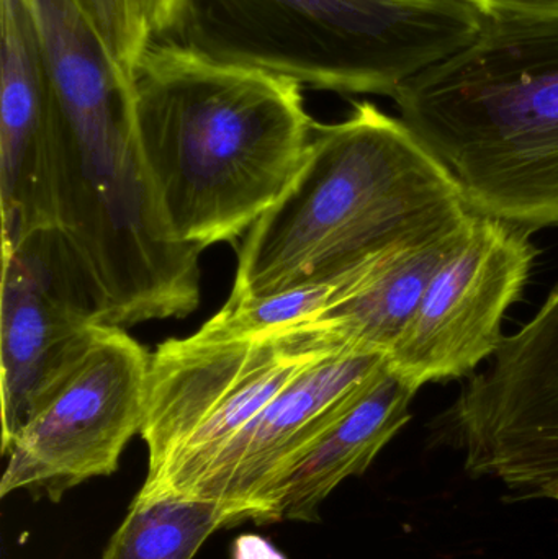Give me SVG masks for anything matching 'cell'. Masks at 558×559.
<instances>
[{"mask_svg":"<svg viewBox=\"0 0 558 559\" xmlns=\"http://www.w3.org/2000/svg\"><path fill=\"white\" fill-rule=\"evenodd\" d=\"M301 85L174 39L131 75L134 131L167 235L205 249L239 238L290 187L314 121Z\"/></svg>","mask_w":558,"mask_h":559,"instance_id":"cell-1","label":"cell"},{"mask_svg":"<svg viewBox=\"0 0 558 559\" xmlns=\"http://www.w3.org/2000/svg\"><path fill=\"white\" fill-rule=\"evenodd\" d=\"M544 499H556L558 501V483L556 485L550 486V488L546 489V492L543 495Z\"/></svg>","mask_w":558,"mask_h":559,"instance_id":"cell-20","label":"cell"},{"mask_svg":"<svg viewBox=\"0 0 558 559\" xmlns=\"http://www.w3.org/2000/svg\"><path fill=\"white\" fill-rule=\"evenodd\" d=\"M431 443L517 501L543 498L558 483V285L432 420Z\"/></svg>","mask_w":558,"mask_h":559,"instance_id":"cell-5","label":"cell"},{"mask_svg":"<svg viewBox=\"0 0 558 559\" xmlns=\"http://www.w3.org/2000/svg\"><path fill=\"white\" fill-rule=\"evenodd\" d=\"M241 522L239 509L218 499L136 496L102 559H193L216 531Z\"/></svg>","mask_w":558,"mask_h":559,"instance_id":"cell-14","label":"cell"},{"mask_svg":"<svg viewBox=\"0 0 558 559\" xmlns=\"http://www.w3.org/2000/svg\"><path fill=\"white\" fill-rule=\"evenodd\" d=\"M477 213L465 205L383 252L354 295L298 328L272 335L287 354L382 355L389 358L429 283L471 233Z\"/></svg>","mask_w":558,"mask_h":559,"instance_id":"cell-11","label":"cell"},{"mask_svg":"<svg viewBox=\"0 0 558 559\" xmlns=\"http://www.w3.org/2000/svg\"><path fill=\"white\" fill-rule=\"evenodd\" d=\"M102 324L87 280L55 229L2 246V453Z\"/></svg>","mask_w":558,"mask_h":559,"instance_id":"cell-8","label":"cell"},{"mask_svg":"<svg viewBox=\"0 0 558 559\" xmlns=\"http://www.w3.org/2000/svg\"><path fill=\"white\" fill-rule=\"evenodd\" d=\"M151 355L121 328L102 324L78 364L2 453L0 498L28 491L61 501L87 479L117 472L141 432Z\"/></svg>","mask_w":558,"mask_h":559,"instance_id":"cell-6","label":"cell"},{"mask_svg":"<svg viewBox=\"0 0 558 559\" xmlns=\"http://www.w3.org/2000/svg\"><path fill=\"white\" fill-rule=\"evenodd\" d=\"M485 15H558V0H461Z\"/></svg>","mask_w":558,"mask_h":559,"instance_id":"cell-17","label":"cell"},{"mask_svg":"<svg viewBox=\"0 0 558 559\" xmlns=\"http://www.w3.org/2000/svg\"><path fill=\"white\" fill-rule=\"evenodd\" d=\"M531 236L477 215L387 358L390 370L416 390L474 377L500 348L504 316L526 288L539 254Z\"/></svg>","mask_w":558,"mask_h":559,"instance_id":"cell-7","label":"cell"},{"mask_svg":"<svg viewBox=\"0 0 558 559\" xmlns=\"http://www.w3.org/2000/svg\"><path fill=\"white\" fill-rule=\"evenodd\" d=\"M393 102L477 215L558 228V15H487Z\"/></svg>","mask_w":558,"mask_h":559,"instance_id":"cell-3","label":"cell"},{"mask_svg":"<svg viewBox=\"0 0 558 559\" xmlns=\"http://www.w3.org/2000/svg\"><path fill=\"white\" fill-rule=\"evenodd\" d=\"M418 390L387 367L360 391L341 419L298 460L268 501V522H320L334 489L370 468L393 437L412 420Z\"/></svg>","mask_w":558,"mask_h":559,"instance_id":"cell-13","label":"cell"},{"mask_svg":"<svg viewBox=\"0 0 558 559\" xmlns=\"http://www.w3.org/2000/svg\"><path fill=\"white\" fill-rule=\"evenodd\" d=\"M387 367L382 355H333L300 371L259 411L182 496L218 499L264 524L275 486Z\"/></svg>","mask_w":558,"mask_h":559,"instance_id":"cell-9","label":"cell"},{"mask_svg":"<svg viewBox=\"0 0 558 559\" xmlns=\"http://www.w3.org/2000/svg\"><path fill=\"white\" fill-rule=\"evenodd\" d=\"M58 97L32 0H0L2 246L52 228L48 150Z\"/></svg>","mask_w":558,"mask_h":559,"instance_id":"cell-10","label":"cell"},{"mask_svg":"<svg viewBox=\"0 0 558 559\" xmlns=\"http://www.w3.org/2000/svg\"><path fill=\"white\" fill-rule=\"evenodd\" d=\"M282 354L275 338L206 342L170 338L151 355L141 439L156 475L200 429L245 403Z\"/></svg>","mask_w":558,"mask_h":559,"instance_id":"cell-12","label":"cell"},{"mask_svg":"<svg viewBox=\"0 0 558 559\" xmlns=\"http://www.w3.org/2000/svg\"><path fill=\"white\" fill-rule=\"evenodd\" d=\"M465 205L402 118L356 102L343 121L314 123L290 187L242 242L229 299L333 282Z\"/></svg>","mask_w":558,"mask_h":559,"instance_id":"cell-2","label":"cell"},{"mask_svg":"<svg viewBox=\"0 0 558 559\" xmlns=\"http://www.w3.org/2000/svg\"><path fill=\"white\" fill-rule=\"evenodd\" d=\"M121 71L131 79L154 41L138 0H74Z\"/></svg>","mask_w":558,"mask_h":559,"instance_id":"cell-16","label":"cell"},{"mask_svg":"<svg viewBox=\"0 0 558 559\" xmlns=\"http://www.w3.org/2000/svg\"><path fill=\"white\" fill-rule=\"evenodd\" d=\"M235 559H285L258 535H245L235 542Z\"/></svg>","mask_w":558,"mask_h":559,"instance_id":"cell-19","label":"cell"},{"mask_svg":"<svg viewBox=\"0 0 558 559\" xmlns=\"http://www.w3.org/2000/svg\"><path fill=\"white\" fill-rule=\"evenodd\" d=\"M485 19L461 0H186L167 39L301 87L395 98Z\"/></svg>","mask_w":558,"mask_h":559,"instance_id":"cell-4","label":"cell"},{"mask_svg":"<svg viewBox=\"0 0 558 559\" xmlns=\"http://www.w3.org/2000/svg\"><path fill=\"white\" fill-rule=\"evenodd\" d=\"M153 38L173 33L186 0H138Z\"/></svg>","mask_w":558,"mask_h":559,"instance_id":"cell-18","label":"cell"},{"mask_svg":"<svg viewBox=\"0 0 558 559\" xmlns=\"http://www.w3.org/2000/svg\"><path fill=\"white\" fill-rule=\"evenodd\" d=\"M382 254L333 282L310 283L256 298L228 299L222 311L193 335L206 342L261 341L307 324L354 295Z\"/></svg>","mask_w":558,"mask_h":559,"instance_id":"cell-15","label":"cell"}]
</instances>
